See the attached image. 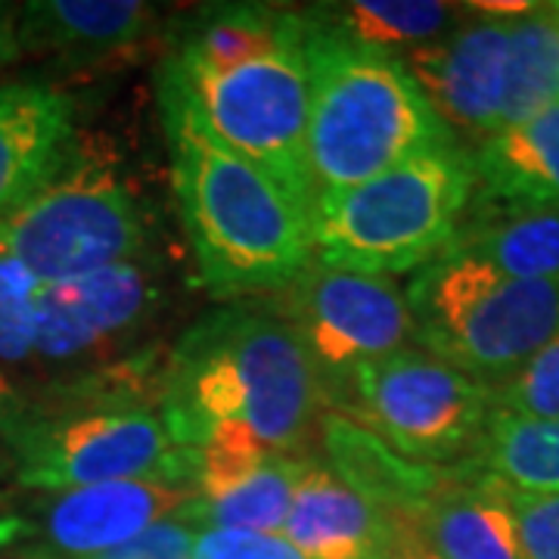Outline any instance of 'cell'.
I'll use <instances>...</instances> for the list:
<instances>
[{
    "instance_id": "obj_1",
    "label": "cell",
    "mask_w": 559,
    "mask_h": 559,
    "mask_svg": "<svg viewBox=\"0 0 559 559\" xmlns=\"http://www.w3.org/2000/svg\"><path fill=\"white\" fill-rule=\"evenodd\" d=\"M159 106L180 221L202 283L218 299L280 293L314 259L311 218L277 180L242 159L162 72Z\"/></svg>"
},
{
    "instance_id": "obj_2",
    "label": "cell",
    "mask_w": 559,
    "mask_h": 559,
    "mask_svg": "<svg viewBox=\"0 0 559 559\" xmlns=\"http://www.w3.org/2000/svg\"><path fill=\"white\" fill-rule=\"evenodd\" d=\"M162 411L193 451L221 423H242L274 454L301 457L326 411L301 342L274 305L237 299L200 318L165 360Z\"/></svg>"
},
{
    "instance_id": "obj_3",
    "label": "cell",
    "mask_w": 559,
    "mask_h": 559,
    "mask_svg": "<svg viewBox=\"0 0 559 559\" xmlns=\"http://www.w3.org/2000/svg\"><path fill=\"white\" fill-rule=\"evenodd\" d=\"M162 382L165 364L116 360L32 401L10 441L16 488L47 495L138 479L197 488V454L168 429Z\"/></svg>"
},
{
    "instance_id": "obj_4",
    "label": "cell",
    "mask_w": 559,
    "mask_h": 559,
    "mask_svg": "<svg viewBox=\"0 0 559 559\" xmlns=\"http://www.w3.org/2000/svg\"><path fill=\"white\" fill-rule=\"evenodd\" d=\"M301 16L311 72L305 150L314 205L454 143L401 57L342 38L311 10Z\"/></svg>"
},
{
    "instance_id": "obj_5",
    "label": "cell",
    "mask_w": 559,
    "mask_h": 559,
    "mask_svg": "<svg viewBox=\"0 0 559 559\" xmlns=\"http://www.w3.org/2000/svg\"><path fill=\"white\" fill-rule=\"evenodd\" d=\"M473 193L469 153L457 140L419 153L314 205V259L370 277L414 274L454 240Z\"/></svg>"
},
{
    "instance_id": "obj_6",
    "label": "cell",
    "mask_w": 559,
    "mask_h": 559,
    "mask_svg": "<svg viewBox=\"0 0 559 559\" xmlns=\"http://www.w3.org/2000/svg\"><path fill=\"white\" fill-rule=\"evenodd\" d=\"M414 345L485 382H507L559 333V283L513 280L444 249L404 289Z\"/></svg>"
},
{
    "instance_id": "obj_7",
    "label": "cell",
    "mask_w": 559,
    "mask_h": 559,
    "mask_svg": "<svg viewBox=\"0 0 559 559\" xmlns=\"http://www.w3.org/2000/svg\"><path fill=\"white\" fill-rule=\"evenodd\" d=\"M143 242V212L119 162L79 138L60 168L0 221V252L44 286L134 261Z\"/></svg>"
},
{
    "instance_id": "obj_8",
    "label": "cell",
    "mask_w": 559,
    "mask_h": 559,
    "mask_svg": "<svg viewBox=\"0 0 559 559\" xmlns=\"http://www.w3.org/2000/svg\"><path fill=\"white\" fill-rule=\"evenodd\" d=\"M193 100L202 121L242 159L259 165L280 187L314 215V190L308 178V106L311 72L305 50V16L274 50L234 69H200L162 62Z\"/></svg>"
},
{
    "instance_id": "obj_9",
    "label": "cell",
    "mask_w": 559,
    "mask_h": 559,
    "mask_svg": "<svg viewBox=\"0 0 559 559\" xmlns=\"http://www.w3.org/2000/svg\"><path fill=\"white\" fill-rule=\"evenodd\" d=\"M326 411L360 423L401 457L448 466L476 454L495 414V392L411 345L355 370L326 395Z\"/></svg>"
},
{
    "instance_id": "obj_10",
    "label": "cell",
    "mask_w": 559,
    "mask_h": 559,
    "mask_svg": "<svg viewBox=\"0 0 559 559\" xmlns=\"http://www.w3.org/2000/svg\"><path fill=\"white\" fill-rule=\"evenodd\" d=\"M301 342L323 401L355 370L414 345V318L395 280L311 259L271 301Z\"/></svg>"
},
{
    "instance_id": "obj_11",
    "label": "cell",
    "mask_w": 559,
    "mask_h": 559,
    "mask_svg": "<svg viewBox=\"0 0 559 559\" xmlns=\"http://www.w3.org/2000/svg\"><path fill=\"white\" fill-rule=\"evenodd\" d=\"M197 498L193 485L165 479L47 491L0 516V547H20L22 559H91L175 516Z\"/></svg>"
},
{
    "instance_id": "obj_12",
    "label": "cell",
    "mask_w": 559,
    "mask_h": 559,
    "mask_svg": "<svg viewBox=\"0 0 559 559\" xmlns=\"http://www.w3.org/2000/svg\"><path fill=\"white\" fill-rule=\"evenodd\" d=\"M159 283L134 261L40 289L35 358L75 364L109 352L153 314Z\"/></svg>"
},
{
    "instance_id": "obj_13",
    "label": "cell",
    "mask_w": 559,
    "mask_h": 559,
    "mask_svg": "<svg viewBox=\"0 0 559 559\" xmlns=\"http://www.w3.org/2000/svg\"><path fill=\"white\" fill-rule=\"evenodd\" d=\"M510 20L466 16L444 38L401 57L448 131L485 140L500 128Z\"/></svg>"
},
{
    "instance_id": "obj_14",
    "label": "cell",
    "mask_w": 559,
    "mask_h": 559,
    "mask_svg": "<svg viewBox=\"0 0 559 559\" xmlns=\"http://www.w3.org/2000/svg\"><path fill=\"white\" fill-rule=\"evenodd\" d=\"M153 25L156 7L140 0H32L20 7L16 40L22 53L91 69L134 53Z\"/></svg>"
},
{
    "instance_id": "obj_15",
    "label": "cell",
    "mask_w": 559,
    "mask_h": 559,
    "mask_svg": "<svg viewBox=\"0 0 559 559\" xmlns=\"http://www.w3.org/2000/svg\"><path fill=\"white\" fill-rule=\"evenodd\" d=\"M404 525L308 460L280 535L305 559H389Z\"/></svg>"
},
{
    "instance_id": "obj_16",
    "label": "cell",
    "mask_w": 559,
    "mask_h": 559,
    "mask_svg": "<svg viewBox=\"0 0 559 559\" xmlns=\"http://www.w3.org/2000/svg\"><path fill=\"white\" fill-rule=\"evenodd\" d=\"M75 143V103L47 84L0 87V221L50 178Z\"/></svg>"
},
{
    "instance_id": "obj_17",
    "label": "cell",
    "mask_w": 559,
    "mask_h": 559,
    "mask_svg": "<svg viewBox=\"0 0 559 559\" xmlns=\"http://www.w3.org/2000/svg\"><path fill=\"white\" fill-rule=\"evenodd\" d=\"M407 528L441 559H532L503 485L460 466L407 520Z\"/></svg>"
},
{
    "instance_id": "obj_18",
    "label": "cell",
    "mask_w": 559,
    "mask_h": 559,
    "mask_svg": "<svg viewBox=\"0 0 559 559\" xmlns=\"http://www.w3.org/2000/svg\"><path fill=\"white\" fill-rule=\"evenodd\" d=\"M318 436L326 454V469L395 520H411L454 476V469L401 457L340 411L320 414Z\"/></svg>"
},
{
    "instance_id": "obj_19",
    "label": "cell",
    "mask_w": 559,
    "mask_h": 559,
    "mask_svg": "<svg viewBox=\"0 0 559 559\" xmlns=\"http://www.w3.org/2000/svg\"><path fill=\"white\" fill-rule=\"evenodd\" d=\"M448 249L513 280L559 283V205L488 200L473 193Z\"/></svg>"
},
{
    "instance_id": "obj_20",
    "label": "cell",
    "mask_w": 559,
    "mask_h": 559,
    "mask_svg": "<svg viewBox=\"0 0 559 559\" xmlns=\"http://www.w3.org/2000/svg\"><path fill=\"white\" fill-rule=\"evenodd\" d=\"M469 165L479 197L559 205V103L479 140Z\"/></svg>"
},
{
    "instance_id": "obj_21",
    "label": "cell",
    "mask_w": 559,
    "mask_h": 559,
    "mask_svg": "<svg viewBox=\"0 0 559 559\" xmlns=\"http://www.w3.org/2000/svg\"><path fill=\"white\" fill-rule=\"evenodd\" d=\"M299 25V13L261 7V3H230L209 7L183 22L168 60L200 69H234L274 50Z\"/></svg>"
},
{
    "instance_id": "obj_22",
    "label": "cell",
    "mask_w": 559,
    "mask_h": 559,
    "mask_svg": "<svg viewBox=\"0 0 559 559\" xmlns=\"http://www.w3.org/2000/svg\"><path fill=\"white\" fill-rule=\"evenodd\" d=\"M460 469L522 495H559V419H525L495 411L476 454Z\"/></svg>"
},
{
    "instance_id": "obj_23",
    "label": "cell",
    "mask_w": 559,
    "mask_h": 559,
    "mask_svg": "<svg viewBox=\"0 0 559 559\" xmlns=\"http://www.w3.org/2000/svg\"><path fill=\"white\" fill-rule=\"evenodd\" d=\"M311 13L333 32H340L342 38L392 57H399L395 50L411 53L444 38L466 20L460 7L436 0H352L314 7Z\"/></svg>"
},
{
    "instance_id": "obj_24",
    "label": "cell",
    "mask_w": 559,
    "mask_h": 559,
    "mask_svg": "<svg viewBox=\"0 0 559 559\" xmlns=\"http://www.w3.org/2000/svg\"><path fill=\"white\" fill-rule=\"evenodd\" d=\"M554 103H559V10L532 7L510 20L500 128L532 119Z\"/></svg>"
},
{
    "instance_id": "obj_25",
    "label": "cell",
    "mask_w": 559,
    "mask_h": 559,
    "mask_svg": "<svg viewBox=\"0 0 559 559\" xmlns=\"http://www.w3.org/2000/svg\"><path fill=\"white\" fill-rule=\"evenodd\" d=\"M305 457H271L252 479L237 485L234 491L212 500H193L190 513L202 528H237V532H264L280 535L289 507L296 498Z\"/></svg>"
},
{
    "instance_id": "obj_26",
    "label": "cell",
    "mask_w": 559,
    "mask_h": 559,
    "mask_svg": "<svg viewBox=\"0 0 559 559\" xmlns=\"http://www.w3.org/2000/svg\"><path fill=\"white\" fill-rule=\"evenodd\" d=\"M271 457H277L264 441L242 423H221L197 448V491L212 500L252 479Z\"/></svg>"
},
{
    "instance_id": "obj_27",
    "label": "cell",
    "mask_w": 559,
    "mask_h": 559,
    "mask_svg": "<svg viewBox=\"0 0 559 559\" xmlns=\"http://www.w3.org/2000/svg\"><path fill=\"white\" fill-rule=\"evenodd\" d=\"M40 289L44 283L25 264L0 252V360L35 358Z\"/></svg>"
},
{
    "instance_id": "obj_28",
    "label": "cell",
    "mask_w": 559,
    "mask_h": 559,
    "mask_svg": "<svg viewBox=\"0 0 559 559\" xmlns=\"http://www.w3.org/2000/svg\"><path fill=\"white\" fill-rule=\"evenodd\" d=\"M495 411L525 419H559V333L495 389Z\"/></svg>"
},
{
    "instance_id": "obj_29",
    "label": "cell",
    "mask_w": 559,
    "mask_h": 559,
    "mask_svg": "<svg viewBox=\"0 0 559 559\" xmlns=\"http://www.w3.org/2000/svg\"><path fill=\"white\" fill-rule=\"evenodd\" d=\"M200 532L202 525L197 516L190 513V507H183L175 516L150 525L146 532L91 559H193Z\"/></svg>"
},
{
    "instance_id": "obj_30",
    "label": "cell",
    "mask_w": 559,
    "mask_h": 559,
    "mask_svg": "<svg viewBox=\"0 0 559 559\" xmlns=\"http://www.w3.org/2000/svg\"><path fill=\"white\" fill-rule=\"evenodd\" d=\"M503 491L520 522L525 554L532 559H559V495H522L507 485Z\"/></svg>"
},
{
    "instance_id": "obj_31",
    "label": "cell",
    "mask_w": 559,
    "mask_h": 559,
    "mask_svg": "<svg viewBox=\"0 0 559 559\" xmlns=\"http://www.w3.org/2000/svg\"><path fill=\"white\" fill-rule=\"evenodd\" d=\"M193 559H305L283 538L264 532H237V528H202Z\"/></svg>"
},
{
    "instance_id": "obj_32",
    "label": "cell",
    "mask_w": 559,
    "mask_h": 559,
    "mask_svg": "<svg viewBox=\"0 0 559 559\" xmlns=\"http://www.w3.org/2000/svg\"><path fill=\"white\" fill-rule=\"evenodd\" d=\"M28 404L32 399L13 385V380L0 370V444L10 448L13 436L20 432V426L28 417Z\"/></svg>"
},
{
    "instance_id": "obj_33",
    "label": "cell",
    "mask_w": 559,
    "mask_h": 559,
    "mask_svg": "<svg viewBox=\"0 0 559 559\" xmlns=\"http://www.w3.org/2000/svg\"><path fill=\"white\" fill-rule=\"evenodd\" d=\"M16 16H20V7L0 3V72L22 57L20 40H16Z\"/></svg>"
},
{
    "instance_id": "obj_34",
    "label": "cell",
    "mask_w": 559,
    "mask_h": 559,
    "mask_svg": "<svg viewBox=\"0 0 559 559\" xmlns=\"http://www.w3.org/2000/svg\"><path fill=\"white\" fill-rule=\"evenodd\" d=\"M389 559H441L439 554H432L423 540L404 525V532L399 535V540H395V547H392V554H389Z\"/></svg>"
},
{
    "instance_id": "obj_35",
    "label": "cell",
    "mask_w": 559,
    "mask_h": 559,
    "mask_svg": "<svg viewBox=\"0 0 559 559\" xmlns=\"http://www.w3.org/2000/svg\"><path fill=\"white\" fill-rule=\"evenodd\" d=\"M10 479H13V454L7 444H0V485Z\"/></svg>"
}]
</instances>
